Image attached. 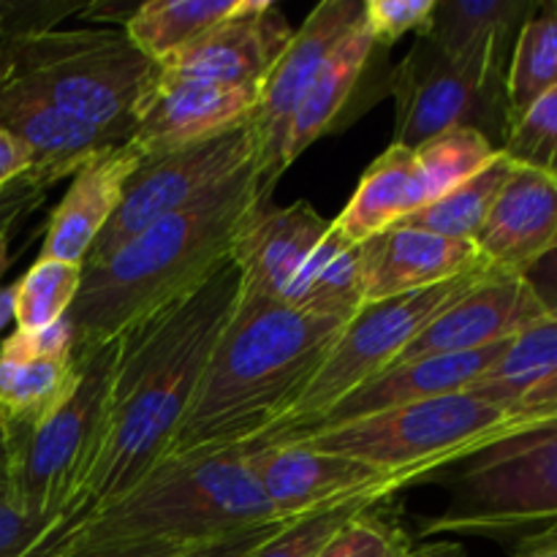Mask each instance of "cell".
Wrapping results in <instances>:
<instances>
[{"mask_svg":"<svg viewBox=\"0 0 557 557\" xmlns=\"http://www.w3.org/2000/svg\"><path fill=\"white\" fill-rule=\"evenodd\" d=\"M539 428L547 424L506 411L471 392H457L299 441L315 449L354 457L381 471L400 473L413 479V484H424L487 446Z\"/></svg>","mask_w":557,"mask_h":557,"instance_id":"ba28073f","label":"cell"},{"mask_svg":"<svg viewBox=\"0 0 557 557\" xmlns=\"http://www.w3.org/2000/svg\"><path fill=\"white\" fill-rule=\"evenodd\" d=\"M65 525L63 517L27 511L11 487H0V557H36L52 533Z\"/></svg>","mask_w":557,"mask_h":557,"instance_id":"e575fe53","label":"cell"},{"mask_svg":"<svg viewBox=\"0 0 557 557\" xmlns=\"http://www.w3.org/2000/svg\"><path fill=\"white\" fill-rule=\"evenodd\" d=\"M557 87V0L536 5L517 36L506 74L511 120Z\"/></svg>","mask_w":557,"mask_h":557,"instance_id":"f546056e","label":"cell"},{"mask_svg":"<svg viewBox=\"0 0 557 557\" xmlns=\"http://www.w3.org/2000/svg\"><path fill=\"white\" fill-rule=\"evenodd\" d=\"M525 281L531 283L533 292L539 294V299H542V305L547 308V313L557 310V250L549 253L544 261H539V264L528 272Z\"/></svg>","mask_w":557,"mask_h":557,"instance_id":"60d3db41","label":"cell"},{"mask_svg":"<svg viewBox=\"0 0 557 557\" xmlns=\"http://www.w3.org/2000/svg\"><path fill=\"white\" fill-rule=\"evenodd\" d=\"M536 5L539 0H435L422 36L457 63L509 74L517 36Z\"/></svg>","mask_w":557,"mask_h":557,"instance_id":"484cf974","label":"cell"},{"mask_svg":"<svg viewBox=\"0 0 557 557\" xmlns=\"http://www.w3.org/2000/svg\"><path fill=\"white\" fill-rule=\"evenodd\" d=\"M14 324V288L0 286V332Z\"/></svg>","mask_w":557,"mask_h":557,"instance_id":"7bdbcfd3","label":"cell"},{"mask_svg":"<svg viewBox=\"0 0 557 557\" xmlns=\"http://www.w3.org/2000/svg\"><path fill=\"white\" fill-rule=\"evenodd\" d=\"M500 152L517 166L557 180V87L511 120Z\"/></svg>","mask_w":557,"mask_h":557,"instance_id":"d6a6232c","label":"cell"},{"mask_svg":"<svg viewBox=\"0 0 557 557\" xmlns=\"http://www.w3.org/2000/svg\"><path fill=\"white\" fill-rule=\"evenodd\" d=\"M544 315L547 308L525 277L490 270L471 292L441 310L389 368L417 359L455 357V354H473L498 346Z\"/></svg>","mask_w":557,"mask_h":557,"instance_id":"e0dca14e","label":"cell"},{"mask_svg":"<svg viewBox=\"0 0 557 557\" xmlns=\"http://www.w3.org/2000/svg\"><path fill=\"white\" fill-rule=\"evenodd\" d=\"M511 172H515V163H511L504 152H498L495 161L487 163L482 172L468 177L466 183L451 188L449 194L441 196L438 201L428 205L424 210L413 212L411 218H406V221L397 223V226H413L422 228V232L441 234V237L446 239L473 243L476 234L482 232L484 221H487L500 188H504L506 180L511 177Z\"/></svg>","mask_w":557,"mask_h":557,"instance_id":"f1b7e54d","label":"cell"},{"mask_svg":"<svg viewBox=\"0 0 557 557\" xmlns=\"http://www.w3.org/2000/svg\"><path fill=\"white\" fill-rule=\"evenodd\" d=\"M473 245L487 267L525 277L557 250V180L515 163Z\"/></svg>","mask_w":557,"mask_h":557,"instance_id":"ffe728a7","label":"cell"},{"mask_svg":"<svg viewBox=\"0 0 557 557\" xmlns=\"http://www.w3.org/2000/svg\"><path fill=\"white\" fill-rule=\"evenodd\" d=\"M364 305L406 297L479 270L476 245L413 226H392L359 245Z\"/></svg>","mask_w":557,"mask_h":557,"instance_id":"44dd1931","label":"cell"},{"mask_svg":"<svg viewBox=\"0 0 557 557\" xmlns=\"http://www.w3.org/2000/svg\"><path fill=\"white\" fill-rule=\"evenodd\" d=\"M466 392L520 417L557 424V310L517 332Z\"/></svg>","mask_w":557,"mask_h":557,"instance_id":"d4e9b609","label":"cell"},{"mask_svg":"<svg viewBox=\"0 0 557 557\" xmlns=\"http://www.w3.org/2000/svg\"><path fill=\"white\" fill-rule=\"evenodd\" d=\"M498 152L476 131H449L417 150L389 145L364 169L332 226L348 243H368L482 172Z\"/></svg>","mask_w":557,"mask_h":557,"instance_id":"7c38bea8","label":"cell"},{"mask_svg":"<svg viewBox=\"0 0 557 557\" xmlns=\"http://www.w3.org/2000/svg\"><path fill=\"white\" fill-rule=\"evenodd\" d=\"M493 267H479V270L466 272V275L446 281L441 286L424 288V292L406 294L397 299H384V302L362 305L351 321H346L341 337L326 354L324 364L308 389L297 397L292 408L283 413L277 424H272L264 435H259L250 444H277L288 441L308 430L310 424L319 422L332 406L351 395L357 386L379 375L381 370L389 368L408 343L441 313L449 308L455 299L471 292Z\"/></svg>","mask_w":557,"mask_h":557,"instance_id":"30bf717a","label":"cell"},{"mask_svg":"<svg viewBox=\"0 0 557 557\" xmlns=\"http://www.w3.org/2000/svg\"><path fill=\"white\" fill-rule=\"evenodd\" d=\"M188 547L166 542H103L85 544V547H69L49 557H174Z\"/></svg>","mask_w":557,"mask_h":557,"instance_id":"f35d334b","label":"cell"},{"mask_svg":"<svg viewBox=\"0 0 557 557\" xmlns=\"http://www.w3.org/2000/svg\"><path fill=\"white\" fill-rule=\"evenodd\" d=\"M239 9L243 0H147L136 5L123 30L141 54L166 65Z\"/></svg>","mask_w":557,"mask_h":557,"instance_id":"83f0119b","label":"cell"},{"mask_svg":"<svg viewBox=\"0 0 557 557\" xmlns=\"http://www.w3.org/2000/svg\"><path fill=\"white\" fill-rule=\"evenodd\" d=\"M408 557H468V553L466 547L457 542H430L413 547Z\"/></svg>","mask_w":557,"mask_h":557,"instance_id":"b9f144b4","label":"cell"},{"mask_svg":"<svg viewBox=\"0 0 557 557\" xmlns=\"http://www.w3.org/2000/svg\"><path fill=\"white\" fill-rule=\"evenodd\" d=\"M253 163L256 141L250 125L199 141V145L163 152V156L141 158L125 183L117 212L98 234L85 270L103 264L136 234L190 207Z\"/></svg>","mask_w":557,"mask_h":557,"instance_id":"4fadbf2b","label":"cell"},{"mask_svg":"<svg viewBox=\"0 0 557 557\" xmlns=\"http://www.w3.org/2000/svg\"><path fill=\"white\" fill-rule=\"evenodd\" d=\"M346 321L305 313L239 283L166 457L245 446L264 435L308 389Z\"/></svg>","mask_w":557,"mask_h":557,"instance_id":"7a4b0ae2","label":"cell"},{"mask_svg":"<svg viewBox=\"0 0 557 557\" xmlns=\"http://www.w3.org/2000/svg\"><path fill=\"white\" fill-rule=\"evenodd\" d=\"M141 156L134 147L112 145L92 156L71 177L69 190L52 210L38 259H58L85 267L98 234L123 201V190Z\"/></svg>","mask_w":557,"mask_h":557,"instance_id":"cb8c5ba5","label":"cell"},{"mask_svg":"<svg viewBox=\"0 0 557 557\" xmlns=\"http://www.w3.org/2000/svg\"><path fill=\"white\" fill-rule=\"evenodd\" d=\"M0 128L30 150L33 166L25 177L44 190L74 177L92 156L117 145L11 76H0Z\"/></svg>","mask_w":557,"mask_h":557,"instance_id":"603a6c76","label":"cell"},{"mask_svg":"<svg viewBox=\"0 0 557 557\" xmlns=\"http://www.w3.org/2000/svg\"><path fill=\"white\" fill-rule=\"evenodd\" d=\"M245 449L272 515L283 522L337 506L384 504L400 490L417 487L413 479L400 473L381 471L368 462L315 449L302 441L245 444Z\"/></svg>","mask_w":557,"mask_h":557,"instance_id":"5bb4252c","label":"cell"},{"mask_svg":"<svg viewBox=\"0 0 557 557\" xmlns=\"http://www.w3.org/2000/svg\"><path fill=\"white\" fill-rule=\"evenodd\" d=\"M33 166V156L16 136L0 128V190L25 177Z\"/></svg>","mask_w":557,"mask_h":557,"instance_id":"ab89813d","label":"cell"},{"mask_svg":"<svg viewBox=\"0 0 557 557\" xmlns=\"http://www.w3.org/2000/svg\"><path fill=\"white\" fill-rule=\"evenodd\" d=\"M536 547H557V533H553V536H547V539H542V542L531 544V547H525V549H536ZM517 553H522V549H517Z\"/></svg>","mask_w":557,"mask_h":557,"instance_id":"bcb514c9","label":"cell"},{"mask_svg":"<svg viewBox=\"0 0 557 557\" xmlns=\"http://www.w3.org/2000/svg\"><path fill=\"white\" fill-rule=\"evenodd\" d=\"M237 297L239 272L228 261L205 286L120 337L107 435L82 517L128 493L166 457Z\"/></svg>","mask_w":557,"mask_h":557,"instance_id":"6da1fadb","label":"cell"},{"mask_svg":"<svg viewBox=\"0 0 557 557\" xmlns=\"http://www.w3.org/2000/svg\"><path fill=\"white\" fill-rule=\"evenodd\" d=\"M76 381L74 354H30L0 343V419L9 444L52 417L74 395Z\"/></svg>","mask_w":557,"mask_h":557,"instance_id":"4316f807","label":"cell"},{"mask_svg":"<svg viewBox=\"0 0 557 557\" xmlns=\"http://www.w3.org/2000/svg\"><path fill=\"white\" fill-rule=\"evenodd\" d=\"M392 47L362 20L330 54L319 79L299 103L286 136V169L310 145L343 134L392 96Z\"/></svg>","mask_w":557,"mask_h":557,"instance_id":"2e32d148","label":"cell"},{"mask_svg":"<svg viewBox=\"0 0 557 557\" xmlns=\"http://www.w3.org/2000/svg\"><path fill=\"white\" fill-rule=\"evenodd\" d=\"M161 65L131 44L125 30L74 27L0 44V76L41 92L71 117L125 145Z\"/></svg>","mask_w":557,"mask_h":557,"instance_id":"8992f818","label":"cell"},{"mask_svg":"<svg viewBox=\"0 0 557 557\" xmlns=\"http://www.w3.org/2000/svg\"><path fill=\"white\" fill-rule=\"evenodd\" d=\"M395 136L392 145L417 147L449 131H476L495 150L504 147L511 125L506 74L451 60L428 36L392 71Z\"/></svg>","mask_w":557,"mask_h":557,"instance_id":"8fae6325","label":"cell"},{"mask_svg":"<svg viewBox=\"0 0 557 557\" xmlns=\"http://www.w3.org/2000/svg\"><path fill=\"white\" fill-rule=\"evenodd\" d=\"M114 359L117 341L76 357L74 395L25 438L9 444L11 495L27 511L63 517L69 522L63 531L82 520L87 482L101 457Z\"/></svg>","mask_w":557,"mask_h":557,"instance_id":"9c48e42d","label":"cell"},{"mask_svg":"<svg viewBox=\"0 0 557 557\" xmlns=\"http://www.w3.org/2000/svg\"><path fill=\"white\" fill-rule=\"evenodd\" d=\"M283 525H286V522H281V520L267 522V525L250 528V531H243V533H234V536L221 539V542L188 547L174 557H250L253 549H259L267 539L275 536Z\"/></svg>","mask_w":557,"mask_h":557,"instance_id":"74e56055","label":"cell"},{"mask_svg":"<svg viewBox=\"0 0 557 557\" xmlns=\"http://www.w3.org/2000/svg\"><path fill=\"white\" fill-rule=\"evenodd\" d=\"M411 549L413 533L406 531L400 515L384 500L348 520L319 557H408Z\"/></svg>","mask_w":557,"mask_h":557,"instance_id":"1f68e13d","label":"cell"},{"mask_svg":"<svg viewBox=\"0 0 557 557\" xmlns=\"http://www.w3.org/2000/svg\"><path fill=\"white\" fill-rule=\"evenodd\" d=\"M292 36V25L275 3L243 0L237 14L218 22L199 41L161 65V74L259 90Z\"/></svg>","mask_w":557,"mask_h":557,"instance_id":"d6986e66","label":"cell"},{"mask_svg":"<svg viewBox=\"0 0 557 557\" xmlns=\"http://www.w3.org/2000/svg\"><path fill=\"white\" fill-rule=\"evenodd\" d=\"M9 435H5L3 419H0V487H9Z\"/></svg>","mask_w":557,"mask_h":557,"instance_id":"ee69618b","label":"cell"},{"mask_svg":"<svg viewBox=\"0 0 557 557\" xmlns=\"http://www.w3.org/2000/svg\"><path fill=\"white\" fill-rule=\"evenodd\" d=\"M259 90L158 74L128 145L141 158L163 156L250 125Z\"/></svg>","mask_w":557,"mask_h":557,"instance_id":"ac0fdd59","label":"cell"},{"mask_svg":"<svg viewBox=\"0 0 557 557\" xmlns=\"http://www.w3.org/2000/svg\"><path fill=\"white\" fill-rule=\"evenodd\" d=\"M47 190L36 185L33 180L20 177L11 183L9 188L0 190V275H3L5 264H9V239L14 228L25 221L30 212L38 210Z\"/></svg>","mask_w":557,"mask_h":557,"instance_id":"8d00e7d4","label":"cell"},{"mask_svg":"<svg viewBox=\"0 0 557 557\" xmlns=\"http://www.w3.org/2000/svg\"><path fill=\"white\" fill-rule=\"evenodd\" d=\"M430 482L446 490V506L417 517L413 542L451 533L531 547L557 533V424L487 446Z\"/></svg>","mask_w":557,"mask_h":557,"instance_id":"5b68a950","label":"cell"},{"mask_svg":"<svg viewBox=\"0 0 557 557\" xmlns=\"http://www.w3.org/2000/svg\"><path fill=\"white\" fill-rule=\"evenodd\" d=\"M364 20V0H326L294 30L256 98L250 131L256 141V172L270 190L286 172V136L299 103L319 79L330 54Z\"/></svg>","mask_w":557,"mask_h":557,"instance_id":"9a60e30c","label":"cell"},{"mask_svg":"<svg viewBox=\"0 0 557 557\" xmlns=\"http://www.w3.org/2000/svg\"><path fill=\"white\" fill-rule=\"evenodd\" d=\"M232 264L243 288L305 313L351 321L364 305L359 245L308 201H256L234 234Z\"/></svg>","mask_w":557,"mask_h":557,"instance_id":"52a82bcc","label":"cell"},{"mask_svg":"<svg viewBox=\"0 0 557 557\" xmlns=\"http://www.w3.org/2000/svg\"><path fill=\"white\" fill-rule=\"evenodd\" d=\"M553 313H555V310H553Z\"/></svg>","mask_w":557,"mask_h":557,"instance_id":"7dc6e473","label":"cell"},{"mask_svg":"<svg viewBox=\"0 0 557 557\" xmlns=\"http://www.w3.org/2000/svg\"><path fill=\"white\" fill-rule=\"evenodd\" d=\"M275 520L245 446L188 451L163 457L117 500L90 511L69 531L52 533L36 557L103 542L199 547Z\"/></svg>","mask_w":557,"mask_h":557,"instance_id":"277c9868","label":"cell"},{"mask_svg":"<svg viewBox=\"0 0 557 557\" xmlns=\"http://www.w3.org/2000/svg\"><path fill=\"white\" fill-rule=\"evenodd\" d=\"M506 343L509 341L473 354L417 359V362L381 370L379 375L357 386L351 395L343 397L337 406H332L319 422L310 424L308 430H302V433L288 441L308 438V435L324 433V430L343 428V424L359 422V419L375 417V413L395 411V408L403 406H413V403L433 400V397L466 392L504 354ZM277 444H286V441H277Z\"/></svg>","mask_w":557,"mask_h":557,"instance_id":"7402d4cb","label":"cell"},{"mask_svg":"<svg viewBox=\"0 0 557 557\" xmlns=\"http://www.w3.org/2000/svg\"><path fill=\"white\" fill-rule=\"evenodd\" d=\"M375 504H351L337 506V509L313 511V515L297 517L286 522L275 536L267 539L259 549H253L250 557H319L321 549L332 542L337 531L359 511L370 509Z\"/></svg>","mask_w":557,"mask_h":557,"instance_id":"836d02e7","label":"cell"},{"mask_svg":"<svg viewBox=\"0 0 557 557\" xmlns=\"http://www.w3.org/2000/svg\"><path fill=\"white\" fill-rule=\"evenodd\" d=\"M435 0H364V20L370 30L395 47L403 36H422L433 16Z\"/></svg>","mask_w":557,"mask_h":557,"instance_id":"d590c367","label":"cell"},{"mask_svg":"<svg viewBox=\"0 0 557 557\" xmlns=\"http://www.w3.org/2000/svg\"><path fill=\"white\" fill-rule=\"evenodd\" d=\"M511 557H557V547H536V549H522V553H511Z\"/></svg>","mask_w":557,"mask_h":557,"instance_id":"f6af8a7d","label":"cell"},{"mask_svg":"<svg viewBox=\"0 0 557 557\" xmlns=\"http://www.w3.org/2000/svg\"><path fill=\"white\" fill-rule=\"evenodd\" d=\"M82 264L36 259L14 283V330H47L69 315L82 286Z\"/></svg>","mask_w":557,"mask_h":557,"instance_id":"4dcf8cb0","label":"cell"},{"mask_svg":"<svg viewBox=\"0 0 557 557\" xmlns=\"http://www.w3.org/2000/svg\"><path fill=\"white\" fill-rule=\"evenodd\" d=\"M272 196L253 166L243 169L185 210L152 223L82 272L69 321L74 357L128 330L205 286L232 261V243L250 207Z\"/></svg>","mask_w":557,"mask_h":557,"instance_id":"3957f363","label":"cell"}]
</instances>
